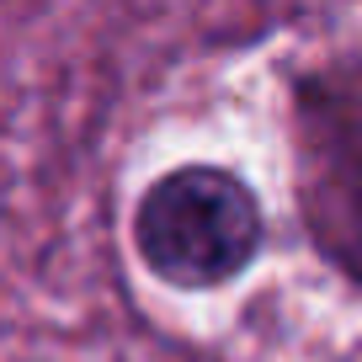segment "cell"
Returning <instances> with one entry per match:
<instances>
[{"label": "cell", "instance_id": "1", "mask_svg": "<svg viewBox=\"0 0 362 362\" xmlns=\"http://www.w3.org/2000/svg\"><path fill=\"white\" fill-rule=\"evenodd\" d=\"M267 224L245 181L224 165H176L139 197L134 250L170 288L235 283L256 261Z\"/></svg>", "mask_w": 362, "mask_h": 362}]
</instances>
